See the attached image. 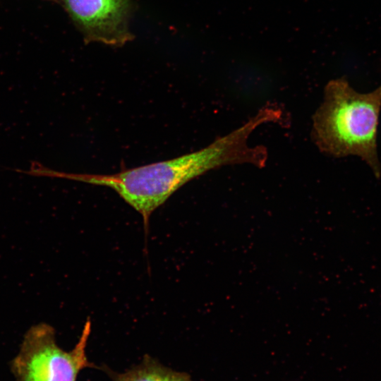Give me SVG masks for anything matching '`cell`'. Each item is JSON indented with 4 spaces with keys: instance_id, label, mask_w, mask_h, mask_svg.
Masks as SVG:
<instances>
[{
    "instance_id": "cell-2",
    "label": "cell",
    "mask_w": 381,
    "mask_h": 381,
    "mask_svg": "<svg viewBox=\"0 0 381 381\" xmlns=\"http://www.w3.org/2000/svg\"><path fill=\"white\" fill-rule=\"evenodd\" d=\"M380 110L381 85L361 93L345 78L332 80L313 116L312 140L328 156L360 157L379 179L381 164L377 139Z\"/></svg>"
},
{
    "instance_id": "cell-3",
    "label": "cell",
    "mask_w": 381,
    "mask_h": 381,
    "mask_svg": "<svg viewBox=\"0 0 381 381\" xmlns=\"http://www.w3.org/2000/svg\"><path fill=\"white\" fill-rule=\"evenodd\" d=\"M90 331L88 320L74 348L66 351L56 344L52 326L40 323L30 327L10 363L16 381H76L82 370L95 367L86 354Z\"/></svg>"
},
{
    "instance_id": "cell-1",
    "label": "cell",
    "mask_w": 381,
    "mask_h": 381,
    "mask_svg": "<svg viewBox=\"0 0 381 381\" xmlns=\"http://www.w3.org/2000/svg\"><path fill=\"white\" fill-rule=\"evenodd\" d=\"M271 121L270 112L261 108L243 125L209 145L171 159L109 175L66 173L47 168L45 176L111 188L146 222L183 185L212 169L242 164L264 167L266 147L250 145L248 138L258 126Z\"/></svg>"
},
{
    "instance_id": "cell-4",
    "label": "cell",
    "mask_w": 381,
    "mask_h": 381,
    "mask_svg": "<svg viewBox=\"0 0 381 381\" xmlns=\"http://www.w3.org/2000/svg\"><path fill=\"white\" fill-rule=\"evenodd\" d=\"M86 44L121 47L134 37L130 31L132 0H56Z\"/></svg>"
},
{
    "instance_id": "cell-6",
    "label": "cell",
    "mask_w": 381,
    "mask_h": 381,
    "mask_svg": "<svg viewBox=\"0 0 381 381\" xmlns=\"http://www.w3.org/2000/svg\"><path fill=\"white\" fill-rule=\"evenodd\" d=\"M42 1H51V2H54V3H56V0H42Z\"/></svg>"
},
{
    "instance_id": "cell-5",
    "label": "cell",
    "mask_w": 381,
    "mask_h": 381,
    "mask_svg": "<svg viewBox=\"0 0 381 381\" xmlns=\"http://www.w3.org/2000/svg\"><path fill=\"white\" fill-rule=\"evenodd\" d=\"M104 370L113 381H193L188 373L174 370L149 356L123 373H116L107 367Z\"/></svg>"
}]
</instances>
